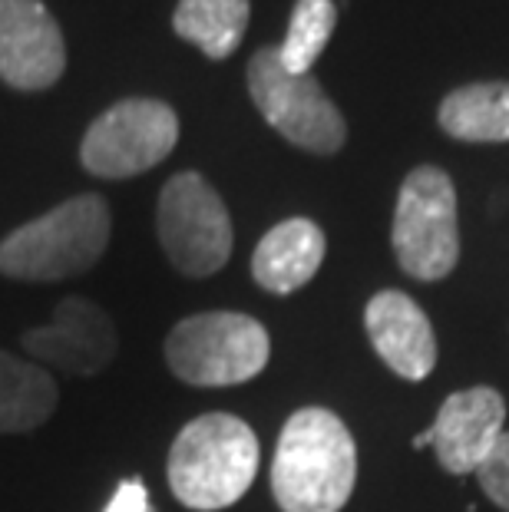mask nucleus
I'll return each instance as SVG.
<instances>
[{"mask_svg":"<svg viewBox=\"0 0 509 512\" xmlns=\"http://www.w3.org/2000/svg\"><path fill=\"white\" fill-rule=\"evenodd\" d=\"M338 24V7L334 0H298L291 10L288 37L281 40L278 60L288 73H311L314 60L321 57L324 47Z\"/></svg>","mask_w":509,"mask_h":512,"instance_id":"f3484780","label":"nucleus"},{"mask_svg":"<svg viewBox=\"0 0 509 512\" xmlns=\"http://www.w3.org/2000/svg\"><path fill=\"white\" fill-rule=\"evenodd\" d=\"M156 232L182 275L205 278L232 255V219L222 195L199 172H179L166 182L156 209Z\"/></svg>","mask_w":509,"mask_h":512,"instance_id":"0eeeda50","label":"nucleus"},{"mask_svg":"<svg viewBox=\"0 0 509 512\" xmlns=\"http://www.w3.org/2000/svg\"><path fill=\"white\" fill-rule=\"evenodd\" d=\"M272 357V337L248 314L205 311L182 318L166 337V364L192 387H232L258 377Z\"/></svg>","mask_w":509,"mask_h":512,"instance_id":"20e7f679","label":"nucleus"},{"mask_svg":"<svg viewBox=\"0 0 509 512\" xmlns=\"http://www.w3.org/2000/svg\"><path fill=\"white\" fill-rule=\"evenodd\" d=\"M57 410V384L40 364L0 351V433H27Z\"/></svg>","mask_w":509,"mask_h":512,"instance_id":"2eb2a0df","label":"nucleus"},{"mask_svg":"<svg viewBox=\"0 0 509 512\" xmlns=\"http://www.w3.org/2000/svg\"><path fill=\"white\" fill-rule=\"evenodd\" d=\"M357 446L338 413L305 407L278 437L272 493L281 512H341L354 493Z\"/></svg>","mask_w":509,"mask_h":512,"instance_id":"f257e3e1","label":"nucleus"},{"mask_svg":"<svg viewBox=\"0 0 509 512\" xmlns=\"http://www.w3.org/2000/svg\"><path fill=\"white\" fill-rule=\"evenodd\" d=\"M255 430L232 413H202L169 450V486L186 509L219 512L238 503L258 476Z\"/></svg>","mask_w":509,"mask_h":512,"instance_id":"f03ea898","label":"nucleus"},{"mask_svg":"<svg viewBox=\"0 0 509 512\" xmlns=\"http://www.w3.org/2000/svg\"><path fill=\"white\" fill-rule=\"evenodd\" d=\"M67 70L57 20L40 0H0V80L14 90H47Z\"/></svg>","mask_w":509,"mask_h":512,"instance_id":"1a4fd4ad","label":"nucleus"},{"mask_svg":"<svg viewBox=\"0 0 509 512\" xmlns=\"http://www.w3.org/2000/svg\"><path fill=\"white\" fill-rule=\"evenodd\" d=\"M248 0H179L172 27L196 43L209 60H225L238 50L248 27Z\"/></svg>","mask_w":509,"mask_h":512,"instance_id":"dca6fc26","label":"nucleus"},{"mask_svg":"<svg viewBox=\"0 0 509 512\" xmlns=\"http://www.w3.org/2000/svg\"><path fill=\"white\" fill-rule=\"evenodd\" d=\"M443 133L463 143H509V83H470L440 103Z\"/></svg>","mask_w":509,"mask_h":512,"instance_id":"4468645a","label":"nucleus"},{"mask_svg":"<svg viewBox=\"0 0 509 512\" xmlns=\"http://www.w3.org/2000/svg\"><path fill=\"white\" fill-rule=\"evenodd\" d=\"M424 446H433V433H430V427L414 437V450H424Z\"/></svg>","mask_w":509,"mask_h":512,"instance_id":"aec40b11","label":"nucleus"},{"mask_svg":"<svg viewBox=\"0 0 509 512\" xmlns=\"http://www.w3.org/2000/svg\"><path fill=\"white\" fill-rule=\"evenodd\" d=\"M506 400L493 387H470L450 394L433 420V450L447 473L467 476L480 470L496 440L503 437Z\"/></svg>","mask_w":509,"mask_h":512,"instance_id":"9b49d317","label":"nucleus"},{"mask_svg":"<svg viewBox=\"0 0 509 512\" xmlns=\"http://www.w3.org/2000/svg\"><path fill=\"white\" fill-rule=\"evenodd\" d=\"M106 512H153L143 479H126V483H119L116 496L110 499Z\"/></svg>","mask_w":509,"mask_h":512,"instance_id":"6ab92c4d","label":"nucleus"},{"mask_svg":"<svg viewBox=\"0 0 509 512\" xmlns=\"http://www.w3.org/2000/svg\"><path fill=\"white\" fill-rule=\"evenodd\" d=\"M116 347L119 337L113 318L90 298H63L50 324L24 334L27 354L80 377H93L110 367Z\"/></svg>","mask_w":509,"mask_h":512,"instance_id":"9d476101","label":"nucleus"},{"mask_svg":"<svg viewBox=\"0 0 509 512\" xmlns=\"http://www.w3.org/2000/svg\"><path fill=\"white\" fill-rule=\"evenodd\" d=\"M110 245V209L86 192L20 225L0 242V275L17 281H63L90 271Z\"/></svg>","mask_w":509,"mask_h":512,"instance_id":"7ed1b4c3","label":"nucleus"},{"mask_svg":"<svg viewBox=\"0 0 509 512\" xmlns=\"http://www.w3.org/2000/svg\"><path fill=\"white\" fill-rule=\"evenodd\" d=\"M179 143V116L162 100H123L86 129L80 162L100 179H129L159 166Z\"/></svg>","mask_w":509,"mask_h":512,"instance_id":"6e6552de","label":"nucleus"},{"mask_svg":"<svg viewBox=\"0 0 509 512\" xmlns=\"http://www.w3.org/2000/svg\"><path fill=\"white\" fill-rule=\"evenodd\" d=\"M397 265L417 281L447 278L460 261L457 189L437 166H417L397 192L394 212Z\"/></svg>","mask_w":509,"mask_h":512,"instance_id":"39448f33","label":"nucleus"},{"mask_svg":"<svg viewBox=\"0 0 509 512\" xmlns=\"http://www.w3.org/2000/svg\"><path fill=\"white\" fill-rule=\"evenodd\" d=\"M364 328L381 361L404 380H424L437 367V337L414 298L404 291H381L367 301Z\"/></svg>","mask_w":509,"mask_h":512,"instance_id":"f8f14e48","label":"nucleus"},{"mask_svg":"<svg viewBox=\"0 0 509 512\" xmlns=\"http://www.w3.org/2000/svg\"><path fill=\"white\" fill-rule=\"evenodd\" d=\"M324 261V232L311 219H285L258 242L252 275L265 291L295 294L318 275Z\"/></svg>","mask_w":509,"mask_h":512,"instance_id":"ddd939ff","label":"nucleus"},{"mask_svg":"<svg viewBox=\"0 0 509 512\" xmlns=\"http://www.w3.org/2000/svg\"><path fill=\"white\" fill-rule=\"evenodd\" d=\"M476 476H480L483 493L490 496L500 509L509 512V433H503V437L496 440V446L480 463Z\"/></svg>","mask_w":509,"mask_h":512,"instance_id":"a211bd4d","label":"nucleus"},{"mask_svg":"<svg viewBox=\"0 0 509 512\" xmlns=\"http://www.w3.org/2000/svg\"><path fill=\"white\" fill-rule=\"evenodd\" d=\"M248 93L265 123L278 129L291 146L331 156L348 139L344 116L321 90V83L311 73H288L278 60V47L258 50L248 63Z\"/></svg>","mask_w":509,"mask_h":512,"instance_id":"423d86ee","label":"nucleus"}]
</instances>
